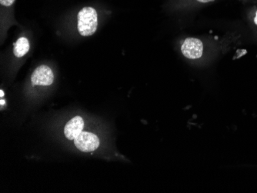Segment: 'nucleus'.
<instances>
[{"instance_id":"f257e3e1","label":"nucleus","mask_w":257,"mask_h":193,"mask_svg":"<svg viewBox=\"0 0 257 193\" xmlns=\"http://www.w3.org/2000/svg\"><path fill=\"white\" fill-rule=\"evenodd\" d=\"M98 14L92 7H84L78 14V31L83 37H90L96 33Z\"/></svg>"},{"instance_id":"f03ea898","label":"nucleus","mask_w":257,"mask_h":193,"mask_svg":"<svg viewBox=\"0 0 257 193\" xmlns=\"http://www.w3.org/2000/svg\"><path fill=\"white\" fill-rule=\"evenodd\" d=\"M76 148L81 152H93L99 148V139L97 135L92 132H82L74 139Z\"/></svg>"},{"instance_id":"7ed1b4c3","label":"nucleus","mask_w":257,"mask_h":193,"mask_svg":"<svg viewBox=\"0 0 257 193\" xmlns=\"http://www.w3.org/2000/svg\"><path fill=\"white\" fill-rule=\"evenodd\" d=\"M181 51L186 58L190 60L200 59L203 53V43L196 38H187L183 41Z\"/></svg>"},{"instance_id":"20e7f679","label":"nucleus","mask_w":257,"mask_h":193,"mask_svg":"<svg viewBox=\"0 0 257 193\" xmlns=\"http://www.w3.org/2000/svg\"><path fill=\"white\" fill-rule=\"evenodd\" d=\"M31 81L33 86H50L54 81V74L49 66L42 65L33 72Z\"/></svg>"},{"instance_id":"39448f33","label":"nucleus","mask_w":257,"mask_h":193,"mask_svg":"<svg viewBox=\"0 0 257 193\" xmlns=\"http://www.w3.org/2000/svg\"><path fill=\"white\" fill-rule=\"evenodd\" d=\"M84 121L80 116H76L66 123L64 128V134L66 139L74 140L78 135L83 132Z\"/></svg>"},{"instance_id":"423d86ee","label":"nucleus","mask_w":257,"mask_h":193,"mask_svg":"<svg viewBox=\"0 0 257 193\" xmlns=\"http://www.w3.org/2000/svg\"><path fill=\"white\" fill-rule=\"evenodd\" d=\"M30 42L25 37H21L14 44V53L17 57H23L30 50Z\"/></svg>"},{"instance_id":"0eeeda50","label":"nucleus","mask_w":257,"mask_h":193,"mask_svg":"<svg viewBox=\"0 0 257 193\" xmlns=\"http://www.w3.org/2000/svg\"><path fill=\"white\" fill-rule=\"evenodd\" d=\"M248 20L252 28L257 32V6L249 9L247 14Z\"/></svg>"},{"instance_id":"6e6552de","label":"nucleus","mask_w":257,"mask_h":193,"mask_svg":"<svg viewBox=\"0 0 257 193\" xmlns=\"http://www.w3.org/2000/svg\"><path fill=\"white\" fill-rule=\"evenodd\" d=\"M15 1L16 0H0V4L4 7H10Z\"/></svg>"},{"instance_id":"1a4fd4ad","label":"nucleus","mask_w":257,"mask_h":193,"mask_svg":"<svg viewBox=\"0 0 257 193\" xmlns=\"http://www.w3.org/2000/svg\"><path fill=\"white\" fill-rule=\"evenodd\" d=\"M197 2L202 3V4H208V3H211L215 1V0H196Z\"/></svg>"},{"instance_id":"9d476101","label":"nucleus","mask_w":257,"mask_h":193,"mask_svg":"<svg viewBox=\"0 0 257 193\" xmlns=\"http://www.w3.org/2000/svg\"><path fill=\"white\" fill-rule=\"evenodd\" d=\"M6 103V102L4 100V99H1V100H0V105H1V106H4V104H5Z\"/></svg>"},{"instance_id":"9b49d317","label":"nucleus","mask_w":257,"mask_h":193,"mask_svg":"<svg viewBox=\"0 0 257 193\" xmlns=\"http://www.w3.org/2000/svg\"><path fill=\"white\" fill-rule=\"evenodd\" d=\"M4 96V92L3 90L0 91V97L3 98Z\"/></svg>"},{"instance_id":"f8f14e48","label":"nucleus","mask_w":257,"mask_h":193,"mask_svg":"<svg viewBox=\"0 0 257 193\" xmlns=\"http://www.w3.org/2000/svg\"><path fill=\"white\" fill-rule=\"evenodd\" d=\"M243 1H248V2H257V0H243Z\"/></svg>"}]
</instances>
